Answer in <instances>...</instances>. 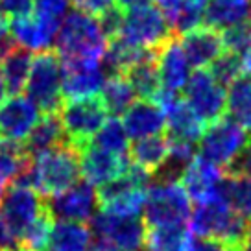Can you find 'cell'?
<instances>
[{
  "label": "cell",
  "mask_w": 251,
  "mask_h": 251,
  "mask_svg": "<svg viewBox=\"0 0 251 251\" xmlns=\"http://www.w3.org/2000/svg\"><path fill=\"white\" fill-rule=\"evenodd\" d=\"M107 47L98 19L79 9L67 13L55 35V52L61 59H102Z\"/></svg>",
  "instance_id": "1"
},
{
  "label": "cell",
  "mask_w": 251,
  "mask_h": 251,
  "mask_svg": "<svg viewBox=\"0 0 251 251\" xmlns=\"http://www.w3.org/2000/svg\"><path fill=\"white\" fill-rule=\"evenodd\" d=\"M79 151L69 142L33 157V190L50 198L79 181Z\"/></svg>",
  "instance_id": "2"
},
{
  "label": "cell",
  "mask_w": 251,
  "mask_h": 251,
  "mask_svg": "<svg viewBox=\"0 0 251 251\" xmlns=\"http://www.w3.org/2000/svg\"><path fill=\"white\" fill-rule=\"evenodd\" d=\"M188 227L198 238H214L233 246H244L250 220L238 216L222 200L214 198L198 203L190 211Z\"/></svg>",
  "instance_id": "3"
},
{
  "label": "cell",
  "mask_w": 251,
  "mask_h": 251,
  "mask_svg": "<svg viewBox=\"0 0 251 251\" xmlns=\"http://www.w3.org/2000/svg\"><path fill=\"white\" fill-rule=\"evenodd\" d=\"M150 185L151 176L144 168L129 163L122 176L100 185L96 190V201L100 205V211L133 216L142 211Z\"/></svg>",
  "instance_id": "4"
},
{
  "label": "cell",
  "mask_w": 251,
  "mask_h": 251,
  "mask_svg": "<svg viewBox=\"0 0 251 251\" xmlns=\"http://www.w3.org/2000/svg\"><path fill=\"white\" fill-rule=\"evenodd\" d=\"M63 63L61 55L54 48L43 50L33 57L31 69L26 79V96L35 103V107L47 115L57 113L63 103Z\"/></svg>",
  "instance_id": "5"
},
{
  "label": "cell",
  "mask_w": 251,
  "mask_h": 251,
  "mask_svg": "<svg viewBox=\"0 0 251 251\" xmlns=\"http://www.w3.org/2000/svg\"><path fill=\"white\" fill-rule=\"evenodd\" d=\"M57 113L67 142L76 150H81L89 142H93L94 135L109 117L100 96L65 100Z\"/></svg>",
  "instance_id": "6"
},
{
  "label": "cell",
  "mask_w": 251,
  "mask_h": 251,
  "mask_svg": "<svg viewBox=\"0 0 251 251\" xmlns=\"http://www.w3.org/2000/svg\"><path fill=\"white\" fill-rule=\"evenodd\" d=\"M190 198L185 192L181 183H165L151 185L146 192V200L142 205L144 226L159 227V226H177L190 218Z\"/></svg>",
  "instance_id": "7"
},
{
  "label": "cell",
  "mask_w": 251,
  "mask_h": 251,
  "mask_svg": "<svg viewBox=\"0 0 251 251\" xmlns=\"http://www.w3.org/2000/svg\"><path fill=\"white\" fill-rule=\"evenodd\" d=\"M45 212H47L45 198L33 188L9 185L0 198V218L4 220L6 227L17 240L19 248L26 233Z\"/></svg>",
  "instance_id": "8"
},
{
  "label": "cell",
  "mask_w": 251,
  "mask_h": 251,
  "mask_svg": "<svg viewBox=\"0 0 251 251\" xmlns=\"http://www.w3.org/2000/svg\"><path fill=\"white\" fill-rule=\"evenodd\" d=\"M174 35L165 13L151 4L127 9L120 30L122 39L146 50H161Z\"/></svg>",
  "instance_id": "9"
},
{
  "label": "cell",
  "mask_w": 251,
  "mask_h": 251,
  "mask_svg": "<svg viewBox=\"0 0 251 251\" xmlns=\"http://www.w3.org/2000/svg\"><path fill=\"white\" fill-rule=\"evenodd\" d=\"M183 100L203 126L214 124L226 115V89L214 81L207 69H198L188 76Z\"/></svg>",
  "instance_id": "10"
},
{
  "label": "cell",
  "mask_w": 251,
  "mask_h": 251,
  "mask_svg": "<svg viewBox=\"0 0 251 251\" xmlns=\"http://www.w3.org/2000/svg\"><path fill=\"white\" fill-rule=\"evenodd\" d=\"M91 233H94L96 238L109 242L118 251L144 250L146 226L139 214L124 216L105 211L94 212L91 218Z\"/></svg>",
  "instance_id": "11"
},
{
  "label": "cell",
  "mask_w": 251,
  "mask_h": 251,
  "mask_svg": "<svg viewBox=\"0 0 251 251\" xmlns=\"http://www.w3.org/2000/svg\"><path fill=\"white\" fill-rule=\"evenodd\" d=\"M250 137L240 126L229 118H220L211 124L200 139V157L211 161L216 166H227L242 148L248 144Z\"/></svg>",
  "instance_id": "12"
},
{
  "label": "cell",
  "mask_w": 251,
  "mask_h": 251,
  "mask_svg": "<svg viewBox=\"0 0 251 251\" xmlns=\"http://www.w3.org/2000/svg\"><path fill=\"white\" fill-rule=\"evenodd\" d=\"M45 203L52 220L85 224V222H91V218L94 216L98 201H96V190L93 185L79 179L71 188L47 198Z\"/></svg>",
  "instance_id": "13"
},
{
  "label": "cell",
  "mask_w": 251,
  "mask_h": 251,
  "mask_svg": "<svg viewBox=\"0 0 251 251\" xmlns=\"http://www.w3.org/2000/svg\"><path fill=\"white\" fill-rule=\"evenodd\" d=\"M103 72L102 59H63V98L78 100L96 96L105 81Z\"/></svg>",
  "instance_id": "14"
},
{
  "label": "cell",
  "mask_w": 251,
  "mask_h": 251,
  "mask_svg": "<svg viewBox=\"0 0 251 251\" xmlns=\"http://www.w3.org/2000/svg\"><path fill=\"white\" fill-rule=\"evenodd\" d=\"M153 102H157L166 117V129L168 137L172 141L188 142V144H196L201 135H203V124L201 120L194 115V111L187 105L181 94H170V93H159Z\"/></svg>",
  "instance_id": "15"
},
{
  "label": "cell",
  "mask_w": 251,
  "mask_h": 251,
  "mask_svg": "<svg viewBox=\"0 0 251 251\" xmlns=\"http://www.w3.org/2000/svg\"><path fill=\"white\" fill-rule=\"evenodd\" d=\"M79 151V172L83 176V181L91 185H105L115 177L122 176L126 168L129 166V155H117L113 151L96 146L89 142Z\"/></svg>",
  "instance_id": "16"
},
{
  "label": "cell",
  "mask_w": 251,
  "mask_h": 251,
  "mask_svg": "<svg viewBox=\"0 0 251 251\" xmlns=\"http://www.w3.org/2000/svg\"><path fill=\"white\" fill-rule=\"evenodd\" d=\"M39 120V109L26 96H9L0 103V139L24 142Z\"/></svg>",
  "instance_id": "17"
},
{
  "label": "cell",
  "mask_w": 251,
  "mask_h": 251,
  "mask_svg": "<svg viewBox=\"0 0 251 251\" xmlns=\"http://www.w3.org/2000/svg\"><path fill=\"white\" fill-rule=\"evenodd\" d=\"M222 177H224V170L220 166L196 155L192 159V163L187 166L185 174L181 176L179 183L183 185L190 200L201 203V201L218 198V185Z\"/></svg>",
  "instance_id": "18"
},
{
  "label": "cell",
  "mask_w": 251,
  "mask_h": 251,
  "mask_svg": "<svg viewBox=\"0 0 251 251\" xmlns=\"http://www.w3.org/2000/svg\"><path fill=\"white\" fill-rule=\"evenodd\" d=\"M183 54L187 57L188 65L196 69L209 67L220 54L226 52L222 33L211 26H198L194 30L187 31L181 35L179 41Z\"/></svg>",
  "instance_id": "19"
},
{
  "label": "cell",
  "mask_w": 251,
  "mask_h": 251,
  "mask_svg": "<svg viewBox=\"0 0 251 251\" xmlns=\"http://www.w3.org/2000/svg\"><path fill=\"white\" fill-rule=\"evenodd\" d=\"M122 126L131 139H144L165 133L166 117L163 107L153 100H137L122 115Z\"/></svg>",
  "instance_id": "20"
},
{
  "label": "cell",
  "mask_w": 251,
  "mask_h": 251,
  "mask_svg": "<svg viewBox=\"0 0 251 251\" xmlns=\"http://www.w3.org/2000/svg\"><path fill=\"white\" fill-rule=\"evenodd\" d=\"M188 67L190 65H188L187 57L183 54L179 39H177V35H174L172 39L159 50V55H157L161 91L170 94H181L188 76H190Z\"/></svg>",
  "instance_id": "21"
},
{
  "label": "cell",
  "mask_w": 251,
  "mask_h": 251,
  "mask_svg": "<svg viewBox=\"0 0 251 251\" xmlns=\"http://www.w3.org/2000/svg\"><path fill=\"white\" fill-rule=\"evenodd\" d=\"M59 26L54 23H50L43 17L31 15L24 17V19H11L8 21V31L9 35L15 39L19 47H24L28 50H48L50 45L54 43L55 35H57Z\"/></svg>",
  "instance_id": "22"
},
{
  "label": "cell",
  "mask_w": 251,
  "mask_h": 251,
  "mask_svg": "<svg viewBox=\"0 0 251 251\" xmlns=\"http://www.w3.org/2000/svg\"><path fill=\"white\" fill-rule=\"evenodd\" d=\"M65 142H67V137L63 131L59 113H47L39 117L37 124L31 127V131L24 139L23 144L31 157H37L55 146H61Z\"/></svg>",
  "instance_id": "23"
},
{
  "label": "cell",
  "mask_w": 251,
  "mask_h": 251,
  "mask_svg": "<svg viewBox=\"0 0 251 251\" xmlns=\"http://www.w3.org/2000/svg\"><path fill=\"white\" fill-rule=\"evenodd\" d=\"M93 244V233L85 224L57 222L52 224L45 251H89Z\"/></svg>",
  "instance_id": "24"
},
{
  "label": "cell",
  "mask_w": 251,
  "mask_h": 251,
  "mask_svg": "<svg viewBox=\"0 0 251 251\" xmlns=\"http://www.w3.org/2000/svg\"><path fill=\"white\" fill-rule=\"evenodd\" d=\"M31 61H33L31 50L19 47V45L11 48L8 54L0 59V76H2L6 93L9 96H19L24 91L31 69Z\"/></svg>",
  "instance_id": "25"
},
{
  "label": "cell",
  "mask_w": 251,
  "mask_h": 251,
  "mask_svg": "<svg viewBox=\"0 0 251 251\" xmlns=\"http://www.w3.org/2000/svg\"><path fill=\"white\" fill-rule=\"evenodd\" d=\"M226 115L231 122L251 133V74H240L226 94Z\"/></svg>",
  "instance_id": "26"
},
{
  "label": "cell",
  "mask_w": 251,
  "mask_h": 251,
  "mask_svg": "<svg viewBox=\"0 0 251 251\" xmlns=\"http://www.w3.org/2000/svg\"><path fill=\"white\" fill-rule=\"evenodd\" d=\"M168 151H170V137L166 133H161L153 135V137L137 139L133 144H129L127 155L133 165L144 168L151 176L165 163Z\"/></svg>",
  "instance_id": "27"
},
{
  "label": "cell",
  "mask_w": 251,
  "mask_h": 251,
  "mask_svg": "<svg viewBox=\"0 0 251 251\" xmlns=\"http://www.w3.org/2000/svg\"><path fill=\"white\" fill-rule=\"evenodd\" d=\"M157 54H151L141 61L131 65L124 72L127 83L131 85L133 93L141 96V100H155L161 93V79H159V69H157Z\"/></svg>",
  "instance_id": "28"
},
{
  "label": "cell",
  "mask_w": 251,
  "mask_h": 251,
  "mask_svg": "<svg viewBox=\"0 0 251 251\" xmlns=\"http://www.w3.org/2000/svg\"><path fill=\"white\" fill-rule=\"evenodd\" d=\"M218 200L238 216L251 222V179L227 176L224 172L218 185Z\"/></svg>",
  "instance_id": "29"
},
{
  "label": "cell",
  "mask_w": 251,
  "mask_h": 251,
  "mask_svg": "<svg viewBox=\"0 0 251 251\" xmlns=\"http://www.w3.org/2000/svg\"><path fill=\"white\" fill-rule=\"evenodd\" d=\"M192 236L183 224L146 227L144 248L146 251H188Z\"/></svg>",
  "instance_id": "30"
},
{
  "label": "cell",
  "mask_w": 251,
  "mask_h": 251,
  "mask_svg": "<svg viewBox=\"0 0 251 251\" xmlns=\"http://www.w3.org/2000/svg\"><path fill=\"white\" fill-rule=\"evenodd\" d=\"M100 98L107 109V115L118 118L122 117L126 109L133 103L135 93L131 85L127 83L124 74H111L109 78H105V81H103Z\"/></svg>",
  "instance_id": "31"
},
{
  "label": "cell",
  "mask_w": 251,
  "mask_h": 251,
  "mask_svg": "<svg viewBox=\"0 0 251 251\" xmlns=\"http://www.w3.org/2000/svg\"><path fill=\"white\" fill-rule=\"evenodd\" d=\"M33 163V157L28 153L23 142L0 139V176L6 181H15Z\"/></svg>",
  "instance_id": "32"
},
{
  "label": "cell",
  "mask_w": 251,
  "mask_h": 251,
  "mask_svg": "<svg viewBox=\"0 0 251 251\" xmlns=\"http://www.w3.org/2000/svg\"><path fill=\"white\" fill-rule=\"evenodd\" d=\"M250 15V4L248 6H236V4H227L220 0H209L205 6L203 21L207 26L214 30H226L236 23H242Z\"/></svg>",
  "instance_id": "33"
},
{
  "label": "cell",
  "mask_w": 251,
  "mask_h": 251,
  "mask_svg": "<svg viewBox=\"0 0 251 251\" xmlns=\"http://www.w3.org/2000/svg\"><path fill=\"white\" fill-rule=\"evenodd\" d=\"M93 144L100 148L113 151L117 155H127L129 151V137L126 133L124 126L120 118H107L105 124L98 129V133L94 135Z\"/></svg>",
  "instance_id": "34"
},
{
  "label": "cell",
  "mask_w": 251,
  "mask_h": 251,
  "mask_svg": "<svg viewBox=\"0 0 251 251\" xmlns=\"http://www.w3.org/2000/svg\"><path fill=\"white\" fill-rule=\"evenodd\" d=\"M211 69V76L214 78V81L218 83L220 87H226L231 85L233 81H235L242 72V57L238 54H233V52H224V54H220L214 61L209 65Z\"/></svg>",
  "instance_id": "35"
},
{
  "label": "cell",
  "mask_w": 251,
  "mask_h": 251,
  "mask_svg": "<svg viewBox=\"0 0 251 251\" xmlns=\"http://www.w3.org/2000/svg\"><path fill=\"white\" fill-rule=\"evenodd\" d=\"M222 41H224V48L227 52L238 54L242 57L251 48V21L246 19L242 23H236L226 28L222 33Z\"/></svg>",
  "instance_id": "36"
},
{
  "label": "cell",
  "mask_w": 251,
  "mask_h": 251,
  "mask_svg": "<svg viewBox=\"0 0 251 251\" xmlns=\"http://www.w3.org/2000/svg\"><path fill=\"white\" fill-rule=\"evenodd\" d=\"M203 21V9H198L194 6L188 4H181L179 9L174 13L172 17H168V24L176 35H183L187 31L198 28Z\"/></svg>",
  "instance_id": "37"
},
{
  "label": "cell",
  "mask_w": 251,
  "mask_h": 251,
  "mask_svg": "<svg viewBox=\"0 0 251 251\" xmlns=\"http://www.w3.org/2000/svg\"><path fill=\"white\" fill-rule=\"evenodd\" d=\"M96 19H98V26H100V30H102L103 37L107 41L120 35L122 23H124V11L118 8L117 4H113L111 8L102 11Z\"/></svg>",
  "instance_id": "38"
},
{
  "label": "cell",
  "mask_w": 251,
  "mask_h": 251,
  "mask_svg": "<svg viewBox=\"0 0 251 251\" xmlns=\"http://www.w3.org/2000/svg\"><path fill=\"white\" fill-rule=\"evenodd\" d=\"M67 8H69V0H35L33 13L61 26L63 19L67 15Z\"/></svg>",
  "instance_id": "39"
},
{
  "label": "cell",
  "mask_w": 251,
  "mask_h": 251,
  "mask_svg": "<svg viewBox=\"0 0 251 251\" xmlns=\"http://www.w3.org/2000/svg\"><path fill=\"white\" fill-rule=\"evenodd\" d=\"M35 0H0V15L6 21L24 19L33 13Z\"/></svg>",
  "instance_id": "40"
},
{
  "label": "cell",
  "mask_w": 251,
  "mask_h": 251,
  "mask_svg": "<svg viewBox=\"0 0 251 251\" xmlns=\"http://www.w3.org/2000/svg\"><path fill=\"white\" fill-rule=\"evenodd\" d=\"M188 251H244V246H233V244L214 240V238H198V236H194L190 240Z\"/></svg>",
  "instance_id": "41"
},
{
  "label": "cell",
  "mask_w": 251,
  "mask_h": 251,
  "mask_svg": "<svg viewBox=\"0 0 251 251\" xmlns=\"http://www.w3.org/2000/svg\"><path fill=\"white\" fill-rule=\"evenodd\" d=\"M72 4H74V8L83 11V13L98 17L102 11L111 8L115 4V0H72Z\"/></svg>",
  "instance_id": "42"
},
{
  "label": "cell",
  "mask_w": 251,
  "mask_h": 251,
  "mask_svg": "<svg viewBox=\"0 0 251 251\" xmlns=\"http://www.w3.org/2000/svg\"><path fill=\"white\" fill-rule=\"evenodd\" d=\"M0 251H21L17 240L11 236V233L8 231L4 220L0 218Z\"/></svg>",
  "instance_id": "43"
},
{
  "label": "cell",
  "mask_w": 251,
  "mask_h": 251,
  "mask_svg": "<svg viewBox=\"0 0 251 251\" xmlns=\"http://www.w3.org/2000/svg\"><path fill=\"white\" fill-rule=\"evenodd\" d=\"M181 4H183V0H157V8L165 13L166 21H168V17H172L179 9Z\"/></svg>",
  "instance_id": "44"
},
{
  "label": "cell",
  "mask_w": 251,
  "mask_h": 251,
  "mask_svg": "<svg viewBox=\"0 0 251 251\" xmlns=\"http://www.w3.org/2000/svg\"><path fill=\"white\" fill-rule=\"evenodd\" d=\"M115 4H117L122 11H127V9L146 6V4H150V0H115Z\"/></svg>",
  "instance_id": "45"
},
{
  "label": "cell",
  "mask_w": 251,
  "mask_h": 251,
  "mask_svg": "<svg viewBox=\"0 0 251 251\" xmlns=\"http://www.w3.org/2000/svg\"><path fill=\"white\" fill-rule=\"evenodd\" d=\"M185 4H188V6H194V8L198 9H203L207 4H209V0H183Z\"/></svg>",
  "instance_id": "46"
},
{
  "label": "cell",
  "mask_w": 251,
  "mask_h": 251,
  "mask_svg": "<svg viewBox=\"0 0 251 251\" xmlns=\"http://www.w3.org/2000/svg\"><path fill=\"white\" fill-rule=\"evenodd\" d=\"M244 251H251V222H250V227H248L246 240H244Z\"/></svg>",
  "instance_id": "47"
},
{
  "label": "cell",
  "mask_w": 251,
  "mask_h": 251,
  "mask_svg": "<svg viewBox=\"0 0 251 251\" xmlns=\"http://www.w3.org/2000/svg\"><path fill=\"white\" fill-rule=\"evenodd\" d=\"M220 2H227V4H236V6H248L250 0H220Z\"/></svg>",
  "instance_id": "48"
},
{
  "label": "cell",
  "mask_w": 251,
  "mask_h": 251,
  "mask_svg": "<svg viewBox=\"0 0 251 251\" xmlns=\"http://www.w3.org/2000/svg\"><path fill=\"white\" fill-rule=\"evenodd\" d=\"M6 31H8V21L0 15V35H2V33H6Z\"/></svg>",
  "instance_id": "49"
},
{
  "label": "cell",
  "mask_w": 251,
  "mask_h": 251,
  "mask_svg": "<svg viewBox=\"0 0 251 251\" xmlns=\"http://www.w3.org/2000/svg\"><path fill=\"white\" fill-rule=\"evenodd\" d=\"M4 96H6V87H4V81H2V76H0V103L4 102Z\"/></svg>",
  "instance_id": "50"
},
{
  "label": "cell",
  "mask_w": 251,
  "mask_h": 251,
  "mask_svg": "<svg viewBox=\"0 0 251 251\" xmlns=\"http://www.w3.org/2000/svg\"><path fill=\"white\" fill-rule=\"evenodd\" d=\"M6 183H8V181H6L4 177H2V176H0V198H2L4 190H6Z\"/></svg>",
  "instance_id": "51"
},
{
  "label": "cell",
  "mask_w": 251,
  "mask_h": 251,
  "mask_svg": "<svg viewBox=\"0 0 251 251\" xmlns=\"http://www.w3.org/2000/svg\"><path fill=\"white\" fill-rule=\"evenodd\" d=\"M248 19L251 21V2H250V15H248Z\"/></svg>",
  "instance_id": "52"
},
{
  "label": "cell",
  "mask_w": 251,
  "mask_h": 251,
  "mask_svg": "<svg viewBox=\"0 0 251 251\" xmlns=\"http://www.w3.org/2000/svg\"><path fill=\"white\" fill-rule=\"evenodd\" d=\"M141 251H144V250H141Z\"/></svg>",
  "instance_id": "53"
},
{
  "label": "cell",
  "mask_w": 251,
  "mask_h": 251,
  "mask_svg": "<svg viewBox=\"0 0 251 251\" xmlns=\"http://www.w3.org/2000/svg\"><path fill=\"white\" fill-rule=\"evenodd\" d=\"M21 251H23V250H21Z\"/></svg>",
  "instance_id": "54"
}]
</instances>
